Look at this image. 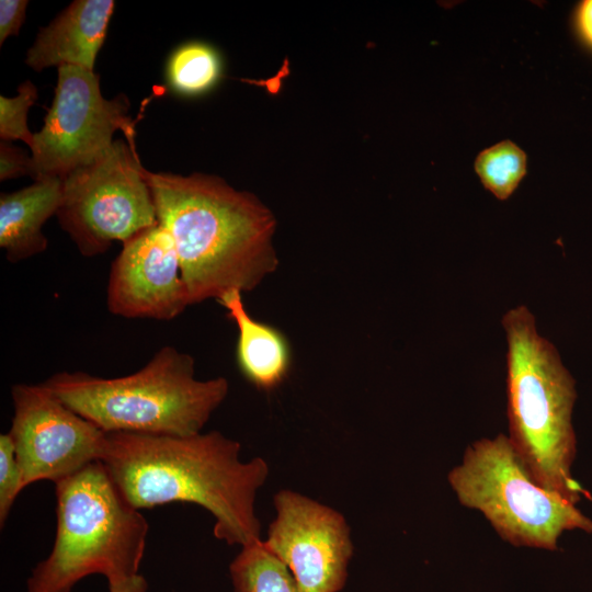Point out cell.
<instances>
[{"label":"cell","mask_w":592,"mask_h":592,"mask_svg":"<svg viewBox=\"0 0 592 592\" xmlns=\"http://www.w3.org/2000/svg\"><path fill=\"white\" fill-rule=\"evenodd\" d=\"M241 445L219 431L193 435L107 432L102 463L137 510L195 503L215 519L214 536L228 545L261 539L254 502L270 467L239 459Z\"/></svg>","instance_id":"1"},{"label":"cell","mask_w":592,"mask_h":592,"mask_svg":"<svg viewBox=\"0 0 592 592\" xmlns=\"http://www.w3.org/2000/svg\"><path fill=\"white\" fill-rule=\"evenodd\" d=\"M157 218L171 235L190 305L250 292L278 267L276 219L257 196L219 177L145 169Z\"/></svg>","instance_id":"2"},{"label":"cell","mask_w":592,"mask_h":592,"mask_svg":"<svg viewBox=\"0 0 592 592\" xmlns=\"http://www.w3.org/2000/svg\"><path fill=\"white\" fill-rule=\"evenodd\" d=\"M509 439L533 478L574 504L589 492L572 477L574 379L524 306L505 312Z\"/></svg>","instance_id":"3"},{"label":"cell","mask_w":592,"mask_h":592,"mask_svg":"<svg viewBox=\"0 0 592 592\" xmlns=\"http://www.w3.org/2000/svg\"><path fill=\"white\" fill-rule=\"evenodd\" d=\"M44 384L104 432L181 436L201 433L229 391L225 377L196 379L193 356L171 345L126 376L60 372Z\"/></svg>","instance_id":"4"},{"label":"cell","mask_w":592,"mask_h":592,"mask_svg":"<svg viewBox=\"0 0 592 592\" xmlns=\"http://www.w3.org/2000/svg\"><path fill=\"white\" fill-rule=\"evenodd\" d=\"M56 535L49 556L27 579V592H70L101 573L109 582L138 574L149 525L121 493L102 462L55 483Z\"/></svg>","instance_id":"5"},{"label":"cell","mask_w":592,"mask_h":592,"mask_svg":"<svg viewBox=\"0 0 592 592\" xmlns=\"http://www.w3.org/2000/svg\"><path fill=\"white\" fill-rule=\"evenodd\" d=\"M447 480L459 503L481 512L513 546L556 550L565 531L592 533V521L573 502L542 487L502 433L469 445Z\"/></svg>","instance_id":"6"},{"label":"cell","mask_w":592,"mask_h":592,"mask_svg":"<svg viewBox=\"0 0 592 592\" xmlns=\"http://www.w3.org/2000/svg\"><path fill=\"white\" fill-rule=\"evenodd\" d=\"M56 216L84 257L102 254L114 241L158 224L136 148L116 139L94 162L70 172Z\"/></svg>","instance_id":"7"},{"label":"cell","mask_w":592,"mask_h":592,"mask_svg":"<svg viewBox=\"0 0 592 592\" xmlns=\"http://www.w3.org/2000/svg\"><path fill=\"white\" fill-rule=\"evenodd\" d=\"M128 111L124 94L111 100L102 95L100 77L93 70L58 67L53 104L31 147L33 180H64L73 170L91 164L111 148L116 130L135 147V122Z\"/></svg>","instance_id":"8"},{"label":"cell","mask_w":592,"mask_h":592,"mask_svg":"<svg viewBox=\"0 0 592 592\" xmlns=\"http://www.w3.org/2000/svg\"><path fill=\"white\" fill-rule=\"evenodd\" d=\"M11 398L8 433L24 488L41 480L56 483L102 460L107 432L66 406L44 383L14 384Z\"/></svg>","instance_id":"9"},{"label":"cell","mask_w":592,"mask_h":592,"mask_svg":"<svg viewBox=\"0 0 592 592\" xmlns=\"http://www.w3.org/2000/svg\"><path fill=\"white\" fill-rule=\"evenodd\" d=\"M275 519L263 545L292 572L303 592H340L353 556L350 526L342 513L299 492L273 498Z\"/></svg>","instance_id":"10"},{"label":"cell","mask_w":592,"mask_h":592,"mask_svg":"<svg viewBox=\"0 0 592 592\" xmlns=\"http://www.w3.org/2000/svg\"><path fill=\"white\" fill-rule=\"evenodd\" d=\"M111 264L106 306L124 318L170 321L190 306L170 232L159 223L124 242Z\"/></svg>","instance_id":"11"},{"label":"cell","mask_w":592,"mask_h":592,"mask_svg":"<svg viewBox=\"0 0 592 592\" xmlns=\"http://www.w3.org/2000/svg\"><path fill=\"white\" fill-rule=\"evenodd\" d=\"M114 10L112 0H76L38 34L25 64L35 71L77 66L93 70Z\"/></svg>","instance_id":"12"},{"label":"cell","mask_w":592,"mask_h":592,"mask_svg":"<svg viewBox=\"0 0 592 592\" xmlns=\"http://www.w3.org/2000/svg\"><path fill=\"white\" fill-rule=\"evenodd\" d=\"M217 301L237 326L236 362L242 376L262 391L280 387L293 365V352L287 337L274 326L250 316L241 291L230 289Z\"/></svg>","instance_id":"13"},{"label":"cell","mask_w":592,"mask_h":592,"mask_svg":"<svg viewBox=\"0 0 592 592\" xmlns=\"http://www.w3.org/2000/svg\"><path fill=\"white\" fill-rule=\"evenodd\" d=\"M62 197V180L34 181L30 186L0 195V247L11 263L44 252L48 240L44 224L56 215Z\"/></svg>","instance_id":"14"},{"label":"cell","mask_w":592,"mask_h":592,"mask_svg":"<svg viewBox=\"0 0 592 592\" xmlns=\"http://www.w3.org/2000/svg\"><path fill=\"white\" fill-rule=\"evenodd\" d=\"M229 572L234 592H303L289 569L262 539L242 546Z\"/></svg>","instance_id":"15"},{"label":"cell","mask_w":592,"mask_h":592,"mask_svg":"<svg viewBox=\"0 0 592 592\" xmlns=\"http://www.w3.org/2000/svg\"><path fill=\"white\" fill-rule=\"evenodd\" d=\"M223 72L219 53L204 42H189L178 47L169 58L167 78L180 94L198 95L213 89Z\"/></svg>","instance_id":"16"},{"label":"cell","mask_w":592,"mask_h":592,"mask_svg":"<svg viewBox=\"0 0 592 592\" xmlns=\"http://www.w3.org/2000/svg\"><path fill=\"white\" fill-rule=\"evenodd\" d=\"M526 153L513 141L502 140L478 153L474 169L486 190L508 200L526 174Z\"/></svg>","instance_id":"17"},{"label":"cell","mask_w":592,"mask_h":592,"mask_svg":"<svg viewBox=\"0 0 592 592\" xmlns=\"http://www.w3.org/2000/svg\"><path fill=\"white\" fill-rule=\"evenodd\" d=\"M37 100V89L30 80L22 82L18 88V95L13 98L0 96V137L4 141L22 140L30 148L33 145L34 134L27 127L29 109Z\"/></svg>","instance_id":"18"},{"label":"cell","mask_w":592,"mask_h":592,"mask_svg":"<svg viewBox=\"0 0 592 592\" xmlns=\"http://www.w3.org/2000/svg\"><path fill=\"white\" fill-rule=\"evenodd\" d=\"M24 489L14 444L9 433L0 435V524L3 526L19 493Z\"/></svg>","instance_id":"19"},{"label":"cell","mask_w":592,"mask_h":592,"mask_svg":"<svg viewBox=\"0 0 592 592\" xmlns=\"http://www.w3.org/2000/svg\"><path fill=\"white\" fill-rule=\"evenodd\" d=\"M31 173L32 157L8 141H1L0 180L7 181L22 175H31Z\"/></svg>","instance_id":"20"},{"label":"cell","mask_w":592,"mask_h":592,"mask_svg":"<svg viewBox=\"0 0 592 592\" xmlns=\"http://www.w3.org/2000/svg\"><path fill=\"white\" fill-rule=\"evenodd\" d=\"M26 0L0 1V45L10 35H18L25 20Z\"/></svg>","instance_id":"21"},{"label":"cell","mask_w":592,"mask_h":592,"mask_svg":"<svg viewBox=\"0 0 592 592\" xmlns=\"http://www.w3.org/2000/svg\"><path fill=\"white\" fill-rule=\"evenodd\" d=\"M572 21L578 37L592 50V0H583L577 4Z\"/></svg>","instance_id":"22"},{"label":"cell","mask_w":592,"mask_h":592,"mask_svg":"<svg viewBox=\"0 0 592 592\" xmlns=\"http://www.w3.org/2000/svg\"><path fill=\"white\" fill-rule=\"evenodd\" d=\"M146 579L139 573L129 579L109 582V592H147Z\"/></svg>","instance_id":"23"}]
</instances>
